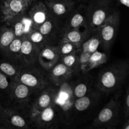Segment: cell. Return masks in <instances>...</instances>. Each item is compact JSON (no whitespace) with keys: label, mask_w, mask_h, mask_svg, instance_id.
Wrapping results in <instances>:
<instances>
[{"label":"cell","mask_w":129,"mask_h":129,"mask_svg":"<svg viewBox=\"0 0 129 129\" xmlns=\"http://www.w3.org/2000/svg\"><path fill=\"white\" fill-rule=\"evenodd\" d=\"M56 105L49 106L43 110L30 117V122L37 128H54L56 120Z\"/></svg>","instance_id":"cell-11"},{"label":"cell","mask_w":129,"mask_h":129,"mask_svg":"<svg viewBox=\"0 0 129 129\" xmlns=\"http://www.w3.org/2000/svg\"><path fill=\"white\" fill-rule=\"evenodd\" d=\"M50 83L55 86H59L71 79L74 72L63 63L57 62L47 71Z\"/></svg>","instance_id":"cell-16"},{"label":"cell","mask_w":129,"mask_h":129,"mask_svg":"<svg viewBox=\"0 0 129 129\" xmlns=\"http://www.w3.org/2000/svg\"><path fill=\"white\" fill-rule=\"evenodd\" d=\"M74 1H78V0H74ZM79 1H84V0H79Z\"/></svg>","instance_id":"cell-35"},{"label":"cell","mask_w":129,"mask_h":129,"mask_svg":"<svg viewBox=\"0 0 129 129\" xmlns=\"http://www.w3.org/2000/svg\"><path fill=\"white\" fill-rule=\"evenodd\" d=\"M100 45L101 41L98 30L93 31L88 39L82 43L79 50L77 52L79 58V72H80L82 68L84 66L89 57L96 50H98Z\"/></svg>","instance_id":"cell-10"},{"label":"cell","mask_w":129,"mask_h":129,"mask_svg":"<svg viewBox=\"0 0 129 129\" xmlns=\"http://www.w3.org/2000/svg\"><path fill=\"white\" fill-rule=\"evenodd\" d=\"M60 60V62L71 68L74 73H79V58L78 52L61 56Z\"/></svg>","instance_id":"cell-28"},{"label":"cell","mask_w":129,"mask_h":129,"mask_svg":"<svg viewBox=\"0 0 129 129\" xmlns=\"http://www.w3.org/2000/svg\"><path fill=\"white\" fill-rule=\"evenodd\" d=\"M10 84V82L9 81L8 78L0 71V93L5 92L8 94Z\"/></svg>","instance_id":"cell-30"},{"label":"cell","mask_w":129,"mask_h":129,"mask_svg":"<svg viewBox=\"0 0 129 129\" xmlns=\"http://www.w3.org/2000/svg\"><path fill=\"white\" fill-rule=\"evenodd\" d=\"M96 93H91L90 91L85 96L77 98L74 100L73 108L76 112H84L94 103V100L97 98V95H96Z\"/></svg>","instance_id":"cell-22"},{"label":"cell","mask_w":129,"mask_h":129,"mask_svg":"<svg viewBox=\"0 0 129 129\" xmlns=\"http://www.w3.org/2000/svg\"><path fill=\"white\" fill-rule=\"evenodd\" d=\"M58 86L50 84L39 93L37 98L30 108V117L43 110L49 106L55 104Z\"/></svg>","instance_id":"cell-9"},{"label":"cell","mask_w":129,"mask_h":129,"mask_svg":"<svg viewBox=\"0 0 129 129\" xmlns=\"http://www.w3.org/2000/svg\"><path fill=\"white\" fill-rule=\"evenodd\" d=\"M28 128L29 123L17 110L2 106L0 110V128Z\"/></svg>","instance_id":"cell-8"},{"label":"cell","mask_w":129,"mask_h":129,"mask_svg":"<svg viewBox=\"0 0 129 129\" xmlns=\"http://www.w3.org/2000/svg\"><path fill=\"white\" fill-rule=\"evenodd\" d=\"M60 58V55L58 47L48 45L40 50L38 62L43 69L48 71L59 62Z\"/></svg>","instance_id":"cell-14"},{"label":"cell","mask_w":129,"mask_h":129,"mask_svg":"<svg viewBox=\"0 0 129 129\" xmlns=\"http://www.w3.org/2000/svg\"><path fill=\"white\" fill-rule=\"evenodd\" d=\"M93 31H91L86 28L84 31H81L80 28L66 30L62 32L61 41H67L73 44L80 45L82 43L88 39Z\"/></svg>","instance_id":"cell-19"},{"label":"cell","mask_w":129,"mask_h":129,"mask_svg":"<svg viewBox=\"0 0 129 129\" xmlns=\"http://www.w3.org/2000/svg\"><path fill=\"white\" fill-rule=\"evenodd\" d=\"M118 1L126 8L129 7V0H118Z\"/></svg>","instance_id":"cell-32"},{"label":"cell","mask_w":129,"mask_h":129,"mask_svg":"<svg viewBox=\"0 0 129 129\" xmlns=\"http://www.w3.org/2000/svg\"><path fill=\"white\" fill-rule=\"evenodd\" d=\"M121 110L120 102L117 97L112 98L98 113L90 128H113L118 122Z\"/></svg>","instance_id":"cell-5"},{"label":"cell","mask_w":129,"mask_h":129,"mask_svg":"<svg viewBox=\"0 0 129 129\" xmlns=\"http://www.w3.org/2000/svg\"><path fill=\"white\" fill-rule=\"evenodd\" d=\"M35 0H0V20L10 26L27 13Z\"/></svg>","instance_id":"cell-4"},{"label":"cell","mask_w":129,"mask_h":129,"mask_svg":"<svg viewBox=\"0 0 129 129\" xmlns=\"http://www.w3.org/2000/svg\"><path fill=\"white\" fill-rule=\"evenodd\" d=\"M1 107H2V105H1L0 104V110H1Z\"/></svg>","instance_id":"cell-34"},{"label":"cell","mask_w":129,"mask_h":129,"mask_svg":"<svg viewBox=\"0 0 129 129\" xmlns=\"http://www.w3.org/2000/svg\"><path fill=\"white\" fill-rule=\"evenodd\" d=\"M14 80L23 83L38 93L51 84L47 71L36 68L35 65L21 67Z\"/></svg>","instance_id":"cell-3"},{"label":"cell","mask_w":129,"mask_h":129,"mask_svg":"<svg viewBox=\"0 0 129 129\" xmlns=\"http://www.w3.org/2000/svg\"><path fill=\"white\" fill-rule=\"evenodd\" d=\"M113 0H90L86 5V28L89 31L98 30L114 11Z\"/></svg>","instance_id":"cell-2"},{"label":"cell","mask_w":129,"mask_h":129,"mask_svg":"<svg viewBox=\"0 0 129 129\" xmlns=\"http://www.w3.org/2000/svg\"><path fill=\"white\" fill-rule=\"evenodd\" d=\"M44 3L50 13L57 19L66 18L76 8L74 0H45Z\"/></svg>","instance_id":"cell-13"},{"label":"cell","mask_w":129,"mask_h":129,"mask_svg":"<svg viewBox=\"0 0 129 129\" xmlns=\"http://www.w3.org/2000/svg\"><path fill=\"white\" fill-rule=\"evenodd\" d=\"M62 32L66 30L79 29L81 27L86 28V5H81L75 8L67 16Z\"/></svg>","instance_id":"cell-15"},{"label":"cell","mask_w":129,"mask_h":129,"mask_svg":"<svg viewBox=\"0 0 129 129\" xmlns=\"http://www.w3.org/2000/svg\"><path fill=\"white\" fill-rule=\"evenodd\" d=\"M128 74V63L120 60L113 63L100 72L96 87L101 92L109 94L118 91Z\"/></svg>","instance_id":"cell-1"},{"label":"cell","mask_w":129,"mask_h":129,"mask_svg":"<svg viewBox=\"0 0 129 129\" xmlns=\"http://www.w3.org/2000/svg\"><path fill=\"white\" fill-rule=\"evenodd\" d=\"M73 95L75 99L85 96L90 92L91 83L89 79H85L79 81L76 84L71 85Z\"/></svg>","instance_id":"cell-26"},{"label":"cell","mask_w":129,"mask_h":129,"mask_svg":"<svg viewBox=\"0 0 129 129\" xmlns=\"http://www.w3.org/2000/svg\"><path fill=\"white\" fill-rule=\"evenodd\" d=\"M123 129H129V121H128V118L127 119V122H126V123H125V125L123 127Z\"/></svg>","instance_id":"cell-33"},{"label":"cell","mask_w":129,"mask_h":129,"mask_svg":"<svg viewBox=\"0 0 129 129\" xmlns=\"http://www.w3.org/2000/svg\"><path fill=\"white\" fill-rule=\"evenodd\" d=\"M58 24H59V19L51 15V16L47 19L42 25H40L37 28V30L42 35L50 39L51 35H52L56 31Z\"/></svg>","instance_id":"cell-23"},{"label":"cell","mask_w":129,"mask_h":129,"mask_svg":"<svg viewBox=\"0 0 129 129\" xmlns=\"http://www.w3.org/2000/svg\"><path fill=\"white\" fill-rule=\"evenodd\" d=\"M108 60V57L105 53L102 52L99 50H96L88 59L84 66L81 70L82 74H87L91 70L100 66L103 65Z\"/></svg>","instance_id":"cell-20"},{"label":"cell","mask_w":129,"mask_h":129,"mask_svg":"<svg viewBox=\"0 0 129 129\" xmlns=\"http://www.w3.org/2000/svg\"><path fill=\"white\" fill-rule=\"evenodd\" d=\"M13 31L10 26H5L0 30V52H3L15 39Z\"/></svg>","instance_id":"cell-25"},{"label":"cell","mask_w":129,"mask_h":129,"mask_svg":"<svg viewBox=\"0 0 129 129\" xmlns=\"http://www.w3.org/2000/svg\"><path fill=\"white\" fill-rule=\"evenodd\" d=\"M26 37L41 50L43 47L50 44V38L42 35L37 30H34L26 35Z\"/></svg>","instance_id":"cell-27"},{"label":"cell","mask_w":129,"mask_h":129,"mask_svg":"<svg viewBox=\"0 0 129 129\" xmlns=\"http://www.w3.org/2000/svg\"><path fill=\"white\" fill-rule=\"evenodd\" d=\"M120 21V12L114 10L98 28L101 45L105 50H109L118 31Z\"/></svg>","instance_id":"cell-6"},{"label":"cell","mask_w":129,"mask_h":129,"mask_svg":"<svg viewBox=\"0 0 129 129\" xmlns=\"http://www.w3.org/2000/svg\"><path fill=\"white\" fill-rule=\"evenodd\" d=\"M22 39L20 37H15L6 50L3 52V54L6 55L9 60L14 63H20L21 64V45Z\"/></svg>","instance_id":"cell-21"},{"label":"cell","mask_w":129,"mask_h":129,"mask_svg":"<svg viewBox=\"0 0 129 129\" xmlns=\"http://www.w3.org/2000/svg\"><path fill=\"white\" fill-rule=\"evenodd\" d=\"M34 93L36 92L23 83L11 80L8 94L16 108H22L30 102L31 95Z\"/></svg>","instance_id":"cell-7"},{"label":"cell","mask_w":129,"mask_h":129,"mask_svg":"<svg viewBox=\"0 0 129 129\" xmlns=\"http://www.w3.org/2000/svg\"><path fill=\"white\" fill-rule=\"evenodd\" d=\"M57 47L60 57H61L63 55H69V54L77 52L80 47V45L69 42L60 40Z\"/></svg>","instance_id":"cell-29"},{"label":"cell","mask_w":129,"mask_h":129,"mask_svg":"<svg viewBox=\"0 0 129 129\" xmlns=\"http://www.w3.org/2000/svg\"><path fill=\"white\" fill-rule=\"evenodd\" d=\"M21 66L14 63L11 61L0 59V71L6 76L11 80H14L18 74Z\"/></svg>","instance_id":"cell-24"},{"label":"cell","mask_w":129,"mask_h":129,"mask_svg":"<svg viewBox=\"0 0 129 129\" xmlns=\"http://www.w3.org/2000/svg\"><path fill=\"white\" fill-rule=\"evenodd\" d=\"M27 13L35 30H37L52 15L44 1H36V0L30 6Z\"/></svg>","instance_id":"cell-17"},{"label":"cell","mask_w":129,"mask_h":129,"mask_svg":"<svg viewBox=\"0 0 129 129\" xmlns=\"http://www.w3.org/2000/svg\"><path fill=\"white\" fill-rule=\"evenodd\" d=\"M20 56L22 66H34L38 62L40 49L35 44L31 42L26 36L21 38Z\"/></svg>","instance_id":"cell-12"},{"label":"cell","mask_w":129,"mask_h":129,"mask_svg":"<svg viewBox=\"0 0 129 129\" xmlns=\"http://www.w3.org/2000/svg\"><path fill=\"white\" fill-rule=\"evenodd\" d=\"M123 112L125 115L126 118H128L129 114V93L128 89L126 90L125 95L124 97V103H123Z\"/></svg>","instance_id":"cell-31"},{"label":"cell","mask_w":129,"mask_h":129,"mask_svg":"<svg viewBox=\"0 0 129 129\" xmlns=\"http://www.w3.org/2000/svg\"><path fill=\"white\" fill-rule=\"evenodd\" d=\"M10 27L13 31L15 37L20 38L26 36L35 30L28 13L25 14L22 18L14 23Z\"/></svg>","instance_id":"cell-18"}]
</instances>
